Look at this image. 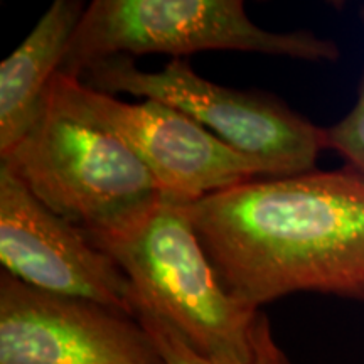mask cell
I'll use <instances>...</instances> for the list:
<instances>
[{
	"mask_svg": "<svg viewBox=\"0 0 364 364\" xmlns=\"http://www.w3.org/2000/svg\"><path fill=\"white\" fill-rule=\"evenodd\" d=\"M226 290L257 309L299 292L364 300V176L260 177L186 204Z\"/></svg>",
	"mask_w": 364,
	"mask_h": 364,
	"instance_id": "1",
	"label": "cell"
},
{
	"mask_svg": "<svg viewBox=\"0 0 364 364\" xmlns=\"http://www.w3.org/2000/svg\"><path fill=\"white\" fill-rule=\"evenodd\" d=\"M0 161L98 248L134 233L164 199L129 145L48 97L29 134Z\"/></svg>",
	"mask_w": 364,
	"mask_h": 364,
	"instance_id": "2",
	"label": "cell"
},
{
	"mask_svg": "<svg viewBox=\"0 0 364 364\" xmlns=\"http://www.w3.org/2000/svg\"><path fill=\"white\" fill-rule=\"evenodd\" d=\"M142 306L215 364H247L257 309L226 290L182 204L162 199L142 226L103 245Z\"/></svg>",
	"mask_w": 364,
	"mask_h": 364,
	"instance_id": "3",
	"label": "cell"
},
{
	"mask_svg": "<svg viewBox=\"0 0 364 364\" xmlns=\"http://www.w3.org/2000/svg\"><path fill=\"white\" fill-rule=\"evenodd\" d=\"M240 51L334 63L339 46L312 31L273 33L250 19L241 0H95L81 17L61 75L83 78L115 56Z\"/></svg>",
	"mask_w": 364,
	"mask_h": 364,
	"instance_id": "4",
	"label": "cell"
},
{
	"mask_svg": "<svg viewBox=\"0 0 364 364\" xmlns=\"http://www.w3.org/2000/svg\"><path fill=\"white\" fill-rule=\"evenodd\" d=\"M91 88L171 105L245 156L265 164L273 177L316 171L326 132L282 100L213 83L188 59H172L161 71H145L129 56L105 59L86 70Z\"/></svg>",
	"mask_w": 364,
	"mask_h": 364,
	"instance_id": "5",
	"label": "cell"
},
{
	"mask_svg": "<svg viewBox=\"0 0 364 364\" xmlns=\"http://www.w3.org/2000/svg\"><path fill=\"white\" fill-rule=\"evenodd\" d=\"M48 98L129 145L167 201L186 206L243 182L273 177L265 164L230 147L171 105L124 102L61 73Z\"/></svg>",
	"mask_w": 364,
	"mask_h": 364,
	"instance_id": "6",
	"label": "cell"
},
{
	"mask_svg": "<svg viewBox=\"0 0 364 364\" xmlns=\"http://www.w3.org/2000/svg\"><path fill=\"white\" fill-rule=\"evenodd\" d=\"M0 364H166L139 318L0 275Z\"/></svg>",
	"mask_w": 364,
	"mask_h": 364,
	"instance_id": "7",
	"label": "cell"
},
{
	"mask_svg": "<svg viewBox=\"0 0 364 364\" xmlns=\"http://www.w3.org/2000/svg\"><path fill=\"white\" fill-rule=\"evenodd\" d=\"M0 260L7 273L36 289L93 300L135 316L134 287L118 263L80 228L46 208L4 162Z\"/></svg>",
	"mask_w": 364,
	"mask_h": 364,
	"instance_id": "8",
	"label": "cell"
},
{
	"mask_svg": "<svg viewBox=\"0 0 364 364\" xmlns=\"http://www.w3.org/2000/svg\"><path fill=\"white\" fill-rule=\"evenodd\" d=\"M85 11L80 0L53 2L0 65V157L16 149L43 113L49 86L61 71Z\"/></svg>",
	"mask_w": 364,
	"mask_h": 364,
	"instance_id": "9",
	"label": "cell"
},
{
	"mask_svg": "<svg viewBox=\"0 0 364 364\" xmlns=\"http://www.w3.org/2000/svg\"><path fill=\"white\" fill-rule=\"evenodd\" d=\"M135 317L157 346L166 364H215L191 348L182 336L164 318L142 306H135ZM247 364H292L275 338L265 312H258L252 331V356Z\"/></svg>",
	"mask_w": 364,
	"mask_h": 364,
	"instance_id": "10",
	"label": "cell"
},
{
	"mask_svg": "<svg viewBox=\"0 0 364 364\" xmlns=\"http://www.w3.org/2000/svg\"><path fill=\"white\" fill-rule=\"evenodd\" d=\"M359 16L364 24V7L359 11ZM324 132L326 149L338 152L346 161V167L364 176V75L353 110L336 125L327 127Z\"/></svg>",
	"mask_w": 364,
	"mask_h": 364,
	"instance_id": "11",
	"label": "cell"
}]
</instances>
